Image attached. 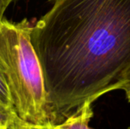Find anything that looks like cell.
<instances>
[{
  "label": "cell",
  "instance_id": "7",
  "mask_svg": "<svg viewBox=\"0 0 130 129\" xmlns=\"http://www.w3.org/2000/svg\"><path fill=\"white\" fill-rule=\"evenodd\" d=\"M11 2L8 0H0V22L2 21L3 14Z\"/></svg>",
  "mask_w": 130,
  "mask_h": 129
},
{
  "label": "cell",
  "instance_id": "3",
  "mask_svg": "<svg viewBox=\"0 0 130 129\" xmlns=\"http://www.w3.org/2000/svg\"><path fill=\"white\" fill-rule=\"evenodd\" d=\"M92 103H85L78 109L70 115L61 123L49 129H93L90 128L89 122L94 116Z\"/></svg>",
  "mask_w": 130,
  "mask_h": 129
},
{
  "label": "cell",
  "instance_id": "8",
  "mask_svg": "<svg viewBox=\"0 0 130 129\" xmlns=\"http://www.w3.org/2000/svg\"><path fill=\"white\" fill-rule=\"evenodd\" d=\"M9 123L0 122V129H8Z\"/></svg>",
  "mask_w": 130,
  "mask_h": 129
},
{
  "label": "cell",
  "instance_id": "1",
  "mask_svg": "<svg viewBox=\"0 0 130 129\" xmlns=\"http://www.w3.org/2000/svg\"><path fill=\"white\" fill-rule=\"evenodd\" d=\"M31 28L51 127L130 86V0H49Z\"/></svg>",
  "mask_w": 130,
  "mask_h": 129
},
{
  "label": "cell",
  "instance_id": "9",
  "mask_svg": "<svg viewBox=\"0 0 130 129\" xmlns=\"http://www.w3.org/2000/svg\"><path fill=\"white\" fill-rule=\"evenodd\" d=\"M125 93H126V99L128 100V101L130 103V86L125 90Z\"/></svg>",
  "mask_w": 130,
  "mask_h": 129
},
{
  "label": "cell",
  "instance_id": "4",
  "mask_svg": "<svg viewBox=\"0 0 130 129\" xmlns=\"http://www.w3.org/2000/svg\"><path fill=\"white\" fill-rule=\"evenodd\" d=\"M0 104L6 109L14 112L12 98L3 68L0 63Z\"/></svg>",
  "mask_w": 130,
  "mask_h": 129
},
{
  "label": "cell",
  "instance_id": "10",
  "mask_svg": "<svg viewBox=\"0 0 130 129\" xmlns=\"http://www.w3.org/2000/svg\"><path fill=\"white\" fill-rule=\"evenodd\" d=\"M8 1H9V2H12V1H13V0H8Z\"/></svg>",
  "mask_w": 130,
  "mask_h": 129
},
{
  "label": "cell",
  "instance_id": "5",
  "mask_svg": "<svg viewBox=\"0 0 130 129\" xmlns=\"http://www.w3.org/2000/svg\"><path fill=\"white\" fill-rule=\"evenodd\" d=\"M8 129H49L48 128H43L32 125L18 117L17 114L14 113L12 119L9 123Z\"/></svg>",
  "mask_w": 130,
  "mask_h": 129
},
{
  "label": "cell",
  "instance_id": "6",
  "mask_svg": "<svg viewBox=\"0 0 130 129\" xmlns=\"http://www.w3.org/2000/svg\"><path fill=\"white\" fill-rule=\"evenodd\" d=\"M14 113L15 112L9 110L0 104V122L10 123L12 116Z\"/></svg>",
  "mask_w": 130,
  "mask_h": 129
},
{
  "label": "cell",
  "instance_id": "2",
  "mask_svg": "<svg viewBox=\"0 0 130 129\" xmlns=\"http://www.w3.org/2000/svg\"><path fill=\"white\" fill-rule=\"evenodd\" d=\"M31 28L27 19L0 22V63L18 117L50 128L43 72L31 41Z\"/></svg>",
  "mask_w": 130,
  "mask_h": 129
},
{
  "label": "cell",
  "instance_id": "11",
  "mask_svg": "<svg viewBox=\"0 0 130 129\" xmlns=\"http://www.w3.org/2000/svg\"><path fill=\"white\" fill-rule=\"evenodd\" d=\"M129 129H130V128H129Z\"/></svg>",
  "mask_w": 130,
  "mask_h": 129
}]
</instances>
